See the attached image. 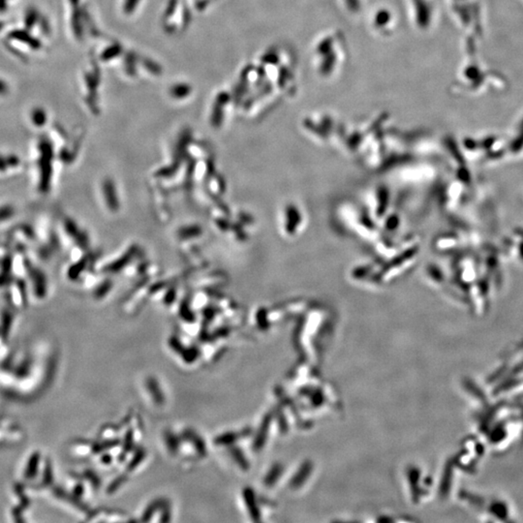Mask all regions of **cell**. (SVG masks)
Returning a JSON list of instances; mask_svg holds the SVG:
<instances>
[{
    "label": "cell",
    "instance_id": "cell-10",
    "mask_svg": "<svg viewBox=\"0 0 523 523\" xmlns=\"http://www.w3.org/2000/svg\"><path fill=\"white\" fill-rule=\"evenodd\" d=\"M84 477L91 483V485L94 487V488H98L100 487V479L98 478V476L96 475L95 473L93 471H86L84 473Z\"/></svg>",
    "mask_w": 523,
    "mask_h": 523
},
{
    "label": "cell",
    "instance_id": "cell-12",
    "mask_svg": "<svg viewBox=\"0 0 523 523\" xmlns=\"http://www.w3.org/2000/svg\"><path fill=\"white\" fill-rule=\"evenodd\" d=\"M170 347H171L174 351L179 352V354H181V353H182V351L184 350L183 346L180 344V342H179L178 339H176V338H174V339H172V340L170 341Z\"/></svg>",
    "mask_w": 523,
    "mask_h": 523
},
{
    "label": "cell",
    "instance_id": "cell-2",
    "mask_svg": "<svg viewBox=\"0 0 523 523\" xmlns=\"http://www.w3.org/2000/svg\"><path fill=\"white\" fill-rule=\"evenodd\" d=\"M146 387L149 393L151 394L155 403L157 404H163L164 403V394L154 378H148L146 381Z\"/></svg>",
    "mask_w": 523,
    "mask_h": 523
},
{
    "label": "cell",
    "instance_id": "cell-4",
    "mask_svg": "<svg viewBox=\"0 0 523 523\" xmlns=\"http://www.w3.org/2000/svg\"><path fill=\"white\" fill-rule=\"evenodd\" d=\"M145 455H146V452L143 449L138 450V452H136L134 457L131 459L130 462L127 465V471H129V472L134 471L140 464L142 463Z\"/></svg>",
    "mask_w": 523,
    "mask_h": 523
},
{
    "label": "cell",
    "instance_id": "cell-5",
    "mask_svg": "<svg viewBox=\"0 0 523 523\" xmlns=\"http://www.w3.org/2000/svg\"><path fill=\"white\" fill-rule=\"evenodd\" d=\"M165 440H166L167 446H168V449L170 452H173V453L178 452L179 447V439L174 433L167 431L165 433Z\"/></svg>",
    "mask_w": 523,
    "mask_h": 523
},
{
    "label": "cell",
    "instance_id": "cell-8",
    "mask_svg": "<svg viewBox=\"0 0 523 523\" xmlns=\"http://www.w3.org/2000/svg\"><path fill=\"white\" fill-rule=\"evenodd\" d=\"M235 439V435L232 434V433H225V434H222V435H219L215 438L214 443L218 446H223V445H228V444H231L233 441Z\"/></svg>",
    "mask_w": 523,
    "mask_h": 523
},
{
    "label": "cell",
    "instance_id": "cell-1",
    "mask_svg": "<svg viewBox=\"0 0 523 523\" xmlns=\"http://www.w3.org/2000/svg\"><path fill=\"white\" fill-rule=\"evenodd\" d=\"M184 436H185V439L190 441L191 443L193 444L194 448L196 449L197 452H199L200 455L204 456L206 454V447L202 438L196 432H194L193 430H187V431H185Z\"/></svg>",
    "mask_w": 523,
    "mask_h": 523
},
{
    "label": "cell",
    "instance_id": "cell-13",
    "mask_svg": "<svg viewBox=\"0 0 523 523\" xmlns=\"http://www.w3.org/2000/svg\"><path fill=\"white\" fill-rule=\"evenodd\" d=\"M102 462L105 464H110L112 462V456L109 455V454H105L103 457H102Z\"/></svg>",
    "mask_w": 523,
    "mask_h": 523
},
{
    "label": "cell",
    "instance_id": "cell-9",
    "mask_svg": "<svg viewBox=\"0 0 523 523\" xmlns=\"http://www.w3.org/2000/svg\"><path fill=\"white\" fill-rule=\"evenodd\" d=\"M132 448H133V431L130 429L126 433V436L123 442V454H126V452H130Z\"/></svg>",
    "mask_w": 523,
    "mask_h": 523
},
{
    "label": "cell",
    "instance_id": "cell-3",
    "mask_svg": "<svg viewBox=\"0 0 523 523\" xmlns=\"http://www.w3.org/2000/svg\"><path fill=\"white\" fill-rule=\"evenodd\" d=\"M164 504H165V502H164L163 500L157 499L153 501V502H152V503H151V504L146 508V510L144 511V512H143L142 520L144 521V522L149 521V520L151 519V517L154 515L155 512L158 511V510L162 509V507L164 506Z\"/></svg>",
    "mask_w": 523,
    "mask_h": 523
},
{
    "label": "cell",
    "instance_id": "cell-7",
    "mask_svg": "<svg viewBox=\"0 0 523 523\" xmlns=\"http://www.w3.org/2000/svg\"><path fill=\"white\" fill-rule=\"evenodd\" d=\"M181 356L183 357L184 361L191 363L193 361H195V359L198 357L199 354H198V351L196 349H184L181 353Z\"/></svg>",
    "mask_w": 523,
    "mask_h": 523
},
{
    "label": "cell",
    "instance_id": "cell-6",
    "mask_svg": "<svg viewBox=\"0 0 523 523\" xmlns=\"http://www.w3.org/2000/svg\"><path fill=\"white\" fill-rule=\"evenodd\" d=\"M127 481V477L125 475L119 476L117 479H115L111 484L110 486L108 487V493L109 494H113L115 493L116 491L119 490V488H121V486Z\"/></svg>",
    "mask_w": 523,
    "mask_h": 523
},
{
    "label": "cell",
    "instance_id": "cell-11",
    "mask_svg": "<svg viewBox=\"0 0 523 523\" xmlns=\"http://www.w3.org/2000/svg\"><path fill=\"white\" fill-rule=\"evenodd\" d=\"M171 520V511H170V507L167 506L166 503L164 504V506L162 507V515H161V518H160V521L161 522H168Z\"/></svg>",
    "mask_w": 523,
    "mask_h": 523
}]
</instances>
